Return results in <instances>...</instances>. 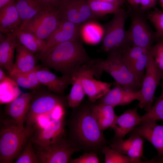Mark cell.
Instances as JSON below:
<instances>
[{
  "label": "cell",
  "instance_id": "obj_17",
  "mask_svg": "<svg viewBox=\"0 0 163 163\" xmlns=\"http://www.w3.org/2000/svg\"><path fill=\"white\" fill-rule=\"evenodd\" d=\"M137 106L125 111L121 115L117 116L113 124L111 127L114 132L112 140L123 139L138 124L141 117Z\"/></svg>",
  "mask_w": 163,
  "mask_h": 163
},
{
  "label": "cell",
  "instance_id": "obj_28",
  "mask_svg": "<svg viewBox=\"0 0 163 163\" xmlns=\"http://www.w3.org/2000/svg\"><path fill=\"white\" fill-rule=\"evenodd\" d=\"M104 156L106 163H150L152 160L143 161L141 158L130 157L111 149L109 145L103 147L100 150Z\"/></svg>",
  "mask_w": 163,
  "mask_h": 163
},
{
  "label": "cell",
  "instance_id": "obj_35",
  "mask_svg": "<svg viewBox=\"0 0 163 163\" xmlns=\"http://www.w3.org/2000/svg\"><path fill=\"white\" fill-rule=\"evenodd\" d=\"M33 145L30 136L14 162L39 163L35 150L34 149Z\"/></svg>",
  "mask_w": 163,
  "mask_h": 163
},
{
  "label": "cell",
  "instance_id": "obj_3",
  "mask_svg": "<svg viewBox=\"0 0 163 163\" xmlns=\"http://www.w3.org/2000/svg\"><path fill=\"white\" fill-rule=\"evenodd\" d=\"M34 129V126L21 128L13 119L4 120L0 130V163H12L21 152Z\"/></svg>",
  "mask_w": 163,
  "mask_h": 163
},
{
  "label": "cell",
  "instance_id": "obj_39",
  "mask_svg": "<svg viewBox=\"0 0 163 163\" xmlns=\"http://www.w3.org/2000/svg\"><path fill=\"white\" fill-rule=\"evenodd\" d=\"M99 159L96 152H86L76 158H71V163H99Z\"/></svg>",
  "mask_w": 163,
  "mask_h": 163
},
{
  "label": "cell",
  "instance_id": "obj_11",
  "mask_svg": "<svg viewBox=\"0 0 163 163\" xmlns=\"http://www.w3.org/2000/svg\"><path fill=\"white\" fill-rule=\"evenodd\" d=\"M82 25L60 19L56 28L46 40L44 49L39 55L42 61L49 53L60 44L67 41L79 39Z\"/></svg>",
  "mask_w": 163,
  "mask_h": 163
},
{
  "label": "cell",
  "instance_id": "obj_34",
  "mask_svg": "<svg viewBox=\"0 0 163 163\" xmlns=\"http://www.w3.org/2000/svg\"><path fill=\"white\" fill-rule=\"evenodd\" d=\"M151 49L143 54L133 64L130 71L142 85L146 68L151 53Z\"/></svg>",
  "mask_w": 163,
  "mask_h": 163
},
{
  "label": "cell",
  "instance_id": "obj_45",
  "mask_svg": "<svg viewBox=\"0 0 163 163\" xmlns=\"http://www.w3.org/2000/svg\"><path fill=\"white\" fill-rule=\"evenodd\" d=\"M11 0H0V9L8 4Z\"/></svg>",
  "mask_w": 163,
  "mask_h": 163
},
{
  "label": "cell",
  "instance_id": "obj_7",
  "mask_svg": "<svg viewBox=\"0 0 163 163\" xmlns=\"http://www.w3.org/2000/svg\"><path fill=\"white\" fill-rule=\"evenodd\" d=\"M35 151L39 163H69L72 155L81 151L66 133L57 138L47 148Z\"/></svg>",
  "mask_w": 163,
  "mask_h": 163
},
{
  "label": "cell",
  "instance_id": "obj_13",
  "mask_svg": "<svg viewBox=\"0 0 163 163\" xmlns=\"http://www.w3.org/2000/svg\"><path fill=\"white\" fill-rule=\"evenodd\" d=\"M58 15L60 19L82 25L95 19L88 0H60Z\"/></svg>",
  "mask_w": 163,
  "mask_h": 163
},
{
  "label": "cell",
  "instance_id": "obj_14",
  "mask_svg": "<svg viewBox=\"0 0 163 163\" xmlns=\"http://www.w3.org/2000/svg\"><path fill=\"white\" fill-rule=\"evenodd\" d=\"M65 118L50 120L44 127L39 129L31 140L36 150L46 149L57 138L66 133Z\"/></svg>",
  "mask_w": 163,
  "mask_h": 163
},
{
  "label": "cell",
  "instance_id": "obj_26",
  "mask_svg": "<svg viewBox=\"0 0 163 163\" xmlns=\"http://www.w3.org/2000/svg\"><path fill=\"white\" fill-rule=\"evenodd\" d=\"M14 34L20 43L34 54L38 53L39 55L46 47V40L39 38L31 33L19 30Z\"/></svg>",
  "mask_w": 163,
  "mask_h": 163
},
{
  "label": "cell",
  "instance_id": "obj_48",
  "mask_svg": "<svg viewBox=\"0 0 163 163\" xmlns=\"http://www.w3.org/2000/svg\"><path fill=\"white\" fill-rule=\"evenodd\" d=\"M120 2L122 3V4H123L124 2L126 0H119Z\"/></svg>",
  "mask_w": 163,
  "mask_h": 163
},
{
  "label": "cell",
  "instance_id": "obj_40",
  "mask_svg": "<svg viewBox=\"0 0 163 163\" xmlns=\"http://www.w3.org/2000/svg\"><path fill=\"white\" fill-rule=\"evenodd\" d=\"M158 0H142L139 8L140 10L144 13L149 11L152 8H155Z\"/></svg>",
  "mask_w": 163,
  "mask_h": 163
},
{
  "label": "cell",
  "instance_id": "obj_19",
  "mask_svg": "<svg viewBox=\"0 0 163 163\" xmlns=\"http://www.w3.org/2000/svg\"><path fill=\"white\" fill-rule=\"evenodd\" d=\"M21 21L14 0L0 9V33L5 35L19 30Z\"/></svg>",
  "mask_w": 163,
  "mask_h": 163
},
{
  "label": "cell",
  "instance_id": "obj_31",
  "mask_svg": "<svg viewBox=\"0 0 163 163\" xmlns=\"http://www.w3.org/2000/svg\"><path fill=\"white\" fill-rule=\"evenodd\" d=\"M72 78V86L67 99L68 106L73 108L81 103L86 94L80 78L74 76Z\"/></svg>",
  "mask_w": 163,
  "mask_h": 163
},
{
  "label": "cell",
  "instance_id": "obj_30",
  "mask_svg": "<svg viewBox=\"0 0 163 163\" xmlns=\"http://www.w3.org/2000/svg\"><path fill=\"white\" fill-rule=\"evenodd\" d=\"M89 6L95 19L110 14H114L121 8V5L99 0H88Z\"/></svg>",
  "mask_w": 163,
  "mask_h": 163
},
{
  "label": "cell",
  "instance_id": "obj_33",
  "mask_svg": "<svg viewBox=\"0 0 163 163\" xmlns=\"http://www.w3.org/2000/svg\"><path fill=\"white\" fill-rule=\"evenodd\" d=\"M150 49L132 45L127 47L122 51L123 60L130 70L134 63Z\"/></svg>",
  "mask_w": 163,
  "mask_h": 163
},
{
  "label": "cell",
  "instance_id": "obj_41",
  "mask_svg": "<svg viewBox=\"0 0 163 163\" xmlns=\"http://www.w3.org/2000/svg\"><path fill=\"white\" fill-rule=\"evenodd\" d=\"M46 8L58 10L60 0H39Z\"/></svg>",
  "mask_w": 163,
  "mask_h": 163
},
{
  "label": "cell",
  "instance_id": "obj_24",
  "mask_svg": "<svg viewBox=\"0 0 163 163\" xmlns=\"http://www.w3.org/2000/svg\"><path fill=\"white\" fill-rule=\"evenodd\" d=\"M14 1L21 21L20 30H23L28 22L40 12L47 8L39 0Z\"/></svg>",
  "mask_w": 163,
  "mask_h": 163
},
{
  "label": "cell",
  "instance_id": "obj_2",
  "mask_svg": "<svg viewBox=\"0 0 163 163\" xmlns=\"http://www.w3.org/2000/svg\"><path fill=\"white\" fill-rule=\"evenodd\" d=\"M92 59L79 39L59 45L49 53L43 62L47 67L72 78Z\"/></svg>",
  "mask_w": 163,
  "mask_h": 163
},
{
  "label": "cell",
  "instance_id": "obj_23",
  "mask_svg": "<svg viewBox=\"0 0 163 163\" xmlns=\"http://www.w3.org/2000/svg\"><path fill=\"white\" fill-rule=\"evenodd\" d=\"M16 53L14 67L9 75L16 73L28 72L38 66L34 54L21 43L16 47Z\"/></svg>",
  "mask_w": 163,
  "mask_h": 163
},
{
  "label": "cell",
  "instance_id": "obj_43",
  "mask_svg": "<svg viewBox=\"0 0 163 163\" xmlns=\"http://www.w3.org/2000/svg\"><path fill=\"white\" fill-rule=\"evenodd\" d=\"M7 77L4 72L0 68V82L4 80Z\"/></svg>",
  "mask_w": 163,
  "mask_h": 163
},
{
  "label": "cell",
  "instance_id": "obj_20",
  "mask_svg": "<svg viewBox=\"0 0 163 163\" xmlns=\"http://www.w3.org/2000/svg\"><path fill=\"white\" fill-rule=\"evenodd\" d=\"M144 139L136 134L125 140H112L109 146L112 149L130 157L141 158L143 156Z\"/></svg>",
  "mask_w": 163,
  "mask_h": 163
},
{
  "label": "cell",
  "instance_id": "obj_47",
  "mask_svg": "<svg viewBox=\"0 0 163 163\" xmlns=\"http://www.w3.org/2000/svg\"><path fill=\"white\" fill-rule=\"evenodd\" d=\"M161 5L163 9V0H159Z\"/></svg>",
  "mask_w": 163,
  "mask_h": 163
},
{
  "label": "cell",
  "instance_id": "obj_46",
  "mask_svg": "<svg viewBox=\"0 0 163 163\" xmlns=\"http://www.w3.org/2000/svg\"><path fill=\"white\" fill-rule=\"evenodd\" d=\"M154 162L163 163V156L158 157L156 159H153Z\"/></svg>",
  "mask_w": 163,
  "mask_h": 163
},
{
  "label": "cell",
  "instance_id": "obj_44",
  "mask_svg": "<svg viewBox=\"0 0 163 163\" xmlns=\"http://www.w3.org/2000/svg\"><path fill=\"white\" fill-rule=\"evenodd\" d=\"M100 1L110 2L111 3L116 4L120 5H121L123 4L119 0H99Z\"/></svg>",
  "mask_w": 163,
  "mask_h": 163
},
{
  "label": "cell",
  "instance_id": "obj_22",
  "mask_svg": "<svg viewBox=\"0 0 163 163\" xmlns=\"http://www.w3.org/2000/svg\"><path fill=\"white\" fill-rule=\"evenodd\" d=\"M34 94L26 93L8 103L5 109L6 114L11 117L17 125L24 128L26 116Z\"/></svg>",
  "mask_w": 163,
  "mask_h": 163
},
{
  "label": "cell",
  "instance_id": "obj_27",
  "mask_svg": "<svg viewBox=\"0 0 163 163\" xmlns=\"http://www.w3.org/2000/svg\"><path fill=\"white\" fill-rule=\"evenodd\" d=\"M18 86L10 77L7 76L4 80L0 82V103H8L19 97L21 91Z\"/></svg>",
  "mask_w": 163,
  "mask_h": 163
},
{
  "label": "cell",
  "instance_id": "obj_36",
  "mask_svg": "<svg viewBox=\"0 0 163 163\" xmlns=\"http://www.w3.org/2000/svg\"><path fill=\"white\" fill-rule=\"evenodd\" d=\"M145 15L155 27L158 40L163 39V11L155 8L153 10L146 12Z\"/></svg>",
  "mask_w": 163,
  "mask_h": 163
},
{
  "label": "cell",
  "instance_id": "obj_10",
  "mask_svg": "<svg viewBox=\"0 0 163 163\" xmlns=\"http://www.w3.org/2000/svg\"><path fill=\"white\" fill-rule=\"evenodd\" d=\"M163 79V73L156 65L151 52L140 90L141 97L139 107L146 112L150 109L154 101L156 90Z\"/></svg>",
  "mask_w": 163,
  "mask_h": 163
},
{
  "label": "cell",
  "instance_id": "obj_16",
  "mask_svg": "<svg viewBox=\"0 0 163 163\" xmlns=\"http://www.w3.org/2000/svg\"><path fill=\"white\" fill-rule=\"evenodd\" d=\"M113 87L107 94L98 100L101 103L114 107L117 106L128 104L134 100L139 101L141 98L140 91H135L127 89L115 82Z\"/></svg>",
  "mask_w": 163,
  "mask_h": 163
},
{
  "label": "cell",
  "instance_id": "obj_18",
  "mask_svg": "<svg viewBox=\"0 0 163 163\" xmlns=\"http://www.w3.org/2000/svg\"><path fill=\"white\" fill-rule=\"evenodd\" d=\"M20 43L14 33L5 35L0 33V65L9 75L14 66V51Z\"/></svg>",
  "mask_w": 163,
  "mask_h": 163
},
{
  "label": "cell",
  "instance_id": "obj_32",
  "mask_svg": "<svg viewBox=\"0 0 163 163\" xmlns=\"http://www.w3.org/2000/svg\"><path fill=\"white\" fill-rule=\"evenodd\" d=\"M162 88L161 93L156 98L150 109L141 116L138 124L145 122L163 121V83H160Z\"/></svg>",
  "mask_w": 163,
  "mask_h": 163
},
{
  "label": "cell",
  "instance_id": "obj_4",
  "mask_svg": "<svg viewBox=\"0 0 163 163\" xmlns=\"http://www.w3.org/2000/svg\"><path fill=\"white\" fill-rule=\"evenodd\" d=\"M128 17L127 11L123 8L113 14L112 19L103 27L102 43L100 50L107 53L122 51L132 45L125 29Z\"/></svg>",
  "mask_w": 163,
  "mask_h": 163
},
{
  "label": "cell",
  "instance_id": "obj_5",
  "mask_svg": "<svg viewBox=\"0 0 163 163\" xmlns=\"http://www.w3.org/2000/svg\"><path fill=\"white\" fill-rule=\"evenodd\" d=\"M122 51L109 53L105 59H95L96 66L100 70L108 73L115 82L125 88L135 91H139L141 85L123 61Z\"/></svg>",
  "mask_w": 163,
  "mask_h": 163
},
{
  "label": "cell",
  "instance_id": "obj_15",
  "mask_svg": "<svg viewBox=\"0 0 163 163\" xmlns=\"http://www.w3.org/2000/svg\"><path fill=\"white\" fill-rule=\"evenodd\" d=\"M131 132L149 142L157 151L158 157L163 156V125L158 124L155 121L143 122Z\"/></svg>",
  "mask_w": 163,
  "mask_h": 163
},
{
  "label": "cell",
  "instance_id": "obj_6",
  "mask_svg": "<svg viewBox=\"0 0 163 163\" xmlns=\"http://www.w3.org/2000/svg\"><path fill=\"white\" fill-rule=\"evenodd\" d=\"M139 7H130L127 11L130 24L126 30L127 36L132 45L150 49L158 40L155 32L152 30L147 21L146 13L141 11Z\"/></svg>",
  "mask_w": 163,
  "mask_h": 163
},
{
  "label": "cell",
  "instance_id": "obj_8",
  "mask_svg": "<svg viewBox=\"0 0 163 163\" xmlns=\"http://www.w3.org/2000/svg\"><path fill=\"white\" fill-rule=\"evenodd\" d=\"M74 76L80 78L89 101L93 103L105 95L111 89L113 84L94 78V76L100 78V75L97 69L91 63L83 66L72 77Z\"/></svg>",
  "mask_w": 163,
  "mask_h": 163
},
{
  "label": "cell",
  "instance_id": "obj_38",
  "mask_svg": "<svg viewBox=\"0 0 163 163\" xmlns=\"http://www.w3.org/2000/svg\"><path fill=\"white\" fill-rule=\"evenodd\" d=\"M151 50L156 65L163 73V39L157 41L152 46Z\"/></svg>",
  "mask_w": 163,
  "mask_h": 163
},
{
  "label": "cell",
  "instance_id": "obj_12",
  "mask_svg": "<svg viewBox=\"0 0 163 163\" xmlns=\"http://www.w3.org/2000/svg\"><path fill=\"white\" fill-rule=\"evenodd\" d=\"M58 10L47 8L31 19L23 30L46 40L57 26Z\"/></svg>",
  "mask_w": 163,
  "mask_h": 163
},
{
  "label": "cell",
  "instance_id": "obj_29",
  "mask_svg": "<svg viewBox=\"0 0 163 163\" xmlns=\"http://www.w3.org/2000/svg\"><path fill=\"white\" fill-rule=\"evenodd\" d=\"M40 68L37 66L35 69L25 73H16L9 75L18 85L22 88L30 90H34L40 85L37 75V72Z\"/></svg>",
  "mask_w": 163,
  "mask_h": 163
},
{
  "label": "cell",
  "instance_id": "obj_42",
  "mask_svg": "<svg viewBox=\"0 0 163 163\" xmlns=\"http://www.w3.org/2000/svg\"><path fill=\"white\" fill-rule=\"evenodd\" d=\"M130 5V7L133 8H138L140 5L142 0H126Z\"/></svg>",
  "mask_w": 163,
  "mask_h": 163
},
{
  "label": "cell",
  "instance_id": "obj_25",
  "mask_svg": "<svg viewBox=\"0 0 163 163\" xmlns=\"http://www.w3.org/2000/svg\"><path fill=\"white\" fill-rule=\"evenodd\" d=\"M91 108L97 124L103 131L111 127L117 117L114 111V107L101 103L91 102Z\"/></svg>",
  "mask_w": 163,
  "mask_h": 163
},
{
  "label": "cell",
  "instance_id": "obj_21",
  "mask_svg": "<svg viewBox=\"0 0 163 163\" xmlns=\"http://www.w3.org/2000/svg\"><path fill=\"white\" fill-rule=\"evenodd\" d=\"M38 80L41 84L47 87L53 93L62 95L72 80L70 76L62 75L58 76L46 69L39 68L37 72Z\"/></svg>",
  "mask_w": 163,
  "mask_h": 163
},
{
  "label": "cell",
  "instance_id": "obj_9",
  "mask_svg": "<svg viewBox=\"0 0 163 163\" xmlns=\"http://www.w3.org/2000/svg\"><path fill=\"white\" fill-rule=\"evenodd\" d=\"M66 104L67 97L61 95L51 93L34 94L26 117V126H33L40 116L50 115L57 106Z\"/></svg>",
  "mask_w": 163,
  "mask_h": 163
},
{
  "label": "cell",
  "instance_id": "obj_1",
  "mask_svg": "<svg viewBox=\"0 0 163 163\" xmlns=\"http://www.w3.org/2000/svg\"><path fill=\"white\" fill-rule=\"evenodd\" d=\"M91 104L89 101L82 102L72 108L66 122L67 136L81 151L96 152L107 145L108 142L92 113Z\"/></svg>",
  "mask_w": 163,
  "mask_h": 163
},
{
  "label": "cell",
  "instance_id": "obj_37",
  "mask_svg": "<svg viewBox=\"0 0 163 163\" xmlns=\"http://www.w3.org/2000/svg\"><path fill=\"white\" fill-rule=\"evenodd\" d=\"M82 29L84 37L89 42L96 43L101 40V30L96 25L92 24H87Z\"/></svg>",
  "mask_w": 163,
  "mask_h": 163
}]
</instances>
